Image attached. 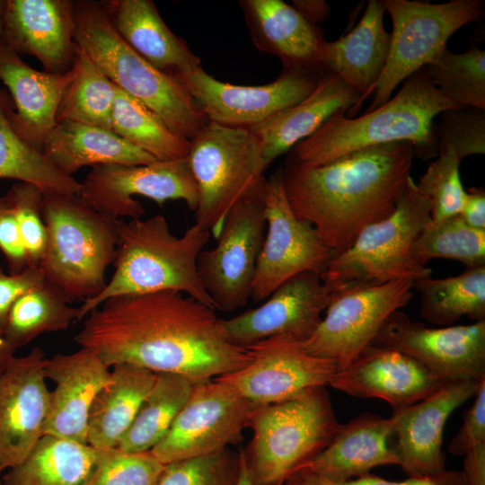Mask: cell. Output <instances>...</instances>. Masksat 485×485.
<instances>
[{"label": "cell", "mask_w": 485, "mask_h": 485, "mask_svg": "<svg viewBox=\"0 0 485 485\" xmlns=\"http://www.w3.org/2000/svg\"><path fill=\"white\" fill-rule=\"evenodd\" d=\"M75 341L109 367L132 364L193 384L237 371L253 359L250 348L227 339L214 309L172 290L106 300L87 314Z\"/></svg>", "instance_id": "obj_1"}, {"label": "cell", "mask_w": 485, "mask_h": 485, "mask_svg": "<svg viewBox=\"0 0 485 485\" xmlns=\"http://www.w3.org/2000/svg\"><path fill=\"white\" fill-rule=\"evenodd\" d=\"M413 146L400 141L366 147L321 165L287 158L286 193L295 215L336 253L367 225L389 216L410 177Z\"/></svg>", "instance_id": "obj_2"}, {"label": "cell", "mask_w": 485, "mask_h": 485, "mask_svg": "<svg viewBox=\"0 0 485 485\" xmlns=\"http://www.w3.org/2000/svg\"><path fill=\"white\" fill-rule=\"evenodd\" d=\"M456 108L462 107L445 97L421 68L384 105L354 119L342 109L334 112L295 145L287 159L315 166L359 149L405 141L412 145L414 156L426 161L438 154L435 117Z\"/></svg>", "instance_id": "obj_3"}, {"label": "cell", "mask_w": 485, "mask_h": 485, "mask_svg": "<svg viewBox=\"0 0 485 485\" xmlns=\"http://www.w3.org/2000/svg\"><path fill=\"white\" fill-rule=\"evenodd\" d=\"M114 273L103 290L83 301L80 320L106 300L121 295L172 290L215 309L198 276V257L210 232L196 224L174 235L166 218L118 219Z\"/></svg>", "instance_id": "obj_4"}, {"label": "cell", "mask_w": 485, "mask_h": 485, "mask_svg": "<svg viewBox=\"0 0 485 485\" xmlns=\"http://www.w3.org/2000/svg\"><path fill=\"white\" fill-rule=\"evenodd\" d=\"M75 41L118 88L191 140L209 121L181 80L134 51L118 34L102 4L75 1Z\"/></svg>", "instance_id": "obj_5"}, {"label": "cell", "mask_w": 485, "mask_h": 485, "mask_svg": "<svg viewBox=\"0 0 485 485\" xmlns=\"http://www.w3.org/2000/svg\"><path fill=\"white\" fill-rule=\"evenodd\" d=\"M42 217L48 242L40 269L69 303L86 300L105 287L113 263L117 220L85 203L78 195L44 194Z\"/></svg>", "instance_id": "obj_6"}, {"label": "cell", "mask_w": 485, "mask_h": 485, "mask_svg": "<svg viewBox=\"0 0 485 485\" xmlns=\"http://www.w3.org/2000/svg\"><path fill=\"white\" fill-rule=\"evenodd\" d=\"M341 424L324 386L258 407L250 426L252 440L242 451L254 485H284L301 464L324 449Z\"/></svg>", "instance_id": "obj_7"}, {"label": "cell", "mask_w": 485, "mask_h": 485, "mask_svg": "<svg viewBox=\"0 0 485 485\" xmlns=\"http://www.w3.org/2000/svg\"><path fill=\"white\" fill-rule=\"evenodd\" d=\"M430 220L427 199L411 177L394 211L365 227L351 246L336 254L320 276L329 292L350 284H384L430 277L432 269L418 264L412 247Z\"/></svg>", "instance_id": "obj_8"}, {"label": "cell", "mask_w": 485, "mask_h": 485, "mask_svg": "<svg viewBox=\"0 0 485 485\" xmlns=\"http://www.w3.org/2000/svg\"><path fill=\"white\" fill-rule=\"evenodd\" d=\"M187 159L198 189L195 224L216 238L232 207L266 180L258 141L249 129L209 121L190 140Z\"/></svg>", "instance_id": "obj_9"}, {"label": "cell", "mask_w": 485, "mask_h": 485, "mask_svg": "<svg viewBox=\"0 0 485 485\" xmlns=\"http://www.w3.org/2000/svg\"><path fill=\"white\" fill-rule=\"evenodd\" d=\"M390 14L388 57L373 87V101L366 112L387 102L395 88L430 63L446 46L448 39L463 26L479 21L481 0H452L431 4L411 0H383Z\"/></svg>", "instance_id": "obj_10"}, {"label": "cell", "mask_w": 485, "mask_h": 485, "mask_svg": "<svg viewBox=\"0 0 485 485\" xmlns=\"http://www.w3.org/2000/svg\"><path fill=\"white\" fill-rule=\"evenodd\" d=\"M413 281L350 284L330 292L326 313L313 333L301 342L310 354L346 367L369 346L386 319L412 299Z\"/></svg>", "instance_id": "obj_11"}, {"label": "cell", "mask_w": 485, "mask_h": 485, "mask_svg": "<svg viewBox=\"0 0 485 485\" xmlns=\"http://www.w3.org/2000/svg\"><path fill=\"white\" fill-rule=\"evenodd\" d=\"M265 181L232 207L216 238V246L202 250L198 257L201 283L214 308L221 311H234L251 297L256 264L265 236Z\"/></svg>", "instance_id": "obj_12"}, {"label": "cell", "mask_w": 485, "mask_h": 485, "mask_svg": "<svg viewBox=\"0 0 485 485\" xmlns=\"http://www.w3.org/2000/svg\"><path fill=\"white\" fill-rule=\"evenodd\" d=\"M263 204L267 233L252 282L254 302L266 300L299 273L311 271L321 276L337 254L311 224L295 215L284 187L282 166L266 179Z\"/></svg>", "instance_id": "obj_13"}, {"label": "cell", "mask_w": 485, "mask_h": 485, "mask_svg": "<svg viewBox=\"0 0 485 485\" xmlns=\"http://www.w3.org/2000/svg\"><path fill=\"white\" fill-rule=\"evenodd\" d=\"M257 408L218 377L196 383L168 433L151 452L166 464L228 448L242 441Z\"/></svg>", "instance_id": "obj_14"}, {"label": "cell", "mask_w": 485, "mask_h": 485, "mask_svg": "<svg viewBox=\"0 0 485 485\" xmlns=\"http://www.w3.org/2000/svg\"><path fill=\"white\" fill-rule=\"evenodd\" d=\"M139 195L162 206L167 200H182L195 211L198 189L187 157L155 161L149 164H100L92 167L79 193L80 199L94 210L115 220L138 219L145 214Z\"/></svg>", "instance_id": "obj_15"}, {"label": "cell", "mask_w": 485, "mask_h": 485, "mask_svg": "<svg viewBox=\"0 0 485 485\" xmlns=\"http://www.w3.org/2000/svg\"><path fill=\"white\" fill-rule=\"evenodd\" d=\"M320 75L311 69L284 68L275 81L249 86L221 82L199 67L178 78L208 121L250 129L308 97Z\"/></svg>", "instance_id": "obj_16"}, {"label": "cell", "mask_w": 485, "mask_h": 485, "mask_svg": "<svg viewBox=\"0 0 485 485\" xmlns=\"http://www.w3.org/2000/svg\"><path fill=\"white\" fill-rule=\"evenodd\" d=\"M371 344L412 357L445 383L485 379V321L428 328L400 310L386 319Z\"/></svg>", "instance_id": "obj_17"}, {"label": "cell", "mask_w": 485, "mask_h": 485, "mask_svg": "<svg viewBox=\"0 0 485 485\" xmlns=\"http://www.w3.org/2000/svg\"><path fill=\"white\" fill-rule=\"evenodd\" d=\"M247 348L251 350L253 359L218 378L257 407L325 386L337 371L334 361L308 353L301 341L290 337H272Z\"/></svg>", "instance_id": "obj_18"}, {"label": "cell", "mask_w": 485, "mask_h": 485, "mask_svg": "<svg viewBox=\"0 0 485 485\" xmlns=\"http://www.w3.org/2000/svg\"><path fill=\"white\" fill-rule=\"evenodd\" d=\"M43 350L13 357L0 377V477L21 463L41 438L50 391Z\"/></svg>", "instance_id": "obj_19"}, {"label": "cell", "mask_w": 485, "mask_h": 485, "mask_svg": "<svg viewBox=\"0 0 485 485\" xmlns=\"http://www.w3.org/2000/svg\"><path fill=\"white\" fill-rule=\"evenodd\" d=\"M329 299L320 275L302 272L282 283L261 305L222 319V326L227 339L242 348L277 336L303 342L320 324Z\"/></svg>", "instance_id": "obj_20"}, {"label": "cell", "mask_w": 485, "mask_h": 485, "mask_svg": "<svg viewBox=\"0 0 485 485\" xmlns=\"http://www.w3.org/2000/svg\"><path fill=\"white\" fill-rule=\"evenodd\" d=\"M481 382L450 381L424 400L393 410L392 436L397 439L394 448L399 466L409 477L435 475L445 470L442 442L447 419L475 396Z\"/></svg>", "instance_id": "obj_21"}, {"label": "cell", "mask_w": 485, "mask_h": 485, "mask_svg": "<svg viewBox=\"0 0 485 485\" xmlns=\"http://www.w3.org/2000/svg\"><path fill=\"white\" fill-rule=\"evenodd\" d=\"M74 3L71 0H6L2 43L19 56L35 57L44 72H67L76 51Z\"/></svg>", "instance_id": "obj_22"}, {"label": "cell", "mask_w": 485, "mask_h": 485, "mask_svg": "<svg viewBox=\"0 0 485 485\" xmlns=\"http://www.w3.org/2000/svg\"><path fill=\"white\" fill-rule=\"evenodd\" d=\"M445 384L412 357L370 344L337 370L328 384L351 396L382 399L397 410L424 400Z\"/></svg>", "instance_id": "obj_23"}, {"label": "cell", "mask_w": 485, "mask_h": 485, "mask_svg": "<svg viewBox=\"0 0 485 485\" xmlns=\"http://www.w3.org/2000/svg\"><path fill=\"white\" fill-rule=\"evenodd\" d=\"M46 378L55 383L42 435L87 444L88 417L93 401L110 380V371L87 348L47 358Z\"/></svg>", "instance_id": "obj_24"}, {"label": "cell", "mask_w": 485, "mask_h": 485, "mask_svg": "<svg viewBox=\"0 0 485 485\" xmlns=\"http://www.w3.org/2000/svg\"><path fill=\"white\" fill-rule=\"evenodd\" d=\"M75 75L74 64L63 74L38 71L0 44V80L9 90L13 104L12 125L22 139L42 153L57 124L60 101Z\"/></svg>", "instance_id": "obj_25"}, {"label": "cell", "mask_w": 485, "mask_h": 485, "mask_svg": "<svg viewBox=\"0 0 485 485\" xmlns=\"http://www.w3.org/2000/svg\"><path fill=\"white\" fill-rule=\"evenodd\" d=\"M383 0H369L363 16L347 34L321 46L318 73H331L361 94L348 116H353L377 82L385 66L391 35L384 26Z\"/></svg>", "instance_id": "obj_26"}, {"label": "cell", "mask_w": 485, "mask_h": 485, "mask_svg": "<svg viewBox=\"0 0 485 485\" xmlns=\"http://www.w3.org/2000/svg\"><path fill=\"white\" fill-rule=\"evenodd\" d=\"M361 94L340 77L322 73L313 92L249 130L258 141L262 173L279 155L312 136L334 112L354 107Z\"/></svg>", "instance_id": "obj_27"}, {"label": "cell", "mask_w": 485, "mask_h": 485, "mask_svg": "<svg viewBox=\"0 0 485 485\" xmlns=\"http://www.w3.org/2000/svg\"><path fill=\"white\" fill-rule=\"evenodd\" d=\"M391 436V417L384 419L364 412L341 424L330 444L295 470L305 469L331 481L344 482L367 475L378 466L399 465L395 448L389 445Z\"/></svg>", "instance_id": "obj_28"}, {"label": "cell", "mask_w": 485, "mask_h": 485, "mask_svg": "<svg viewBox=\"0 0 485 485\" xmlns=\"http://www.w3.org/2000/svg\"><path fill=\"white\" fill-rule=\"evenodd\" d=\"M239 4L258 49L279 57L284 68L318 73V55L325 40L317 25L282 0H242Z\"/></svg>", "instance_id": "obj_29"}, {"label": "cell", "mask_w": 485, "mask_h": 485, "mask_svg": "<svg viewBox=\"0 0 485 485\" xmlns=\"http://www.w3.org/2000/svg\"><path fill=\"white\" fill-rule=\"evenodd\" d=\"M102 4L121 39L157 69L178 77L201 67L200 58L170 30L153 1Z\"/></svg>", "instance_id": "obj_30"}, {"label": "cell", "mask_w": 485, "mask_h": 485, "mask_svg": "<svg viewBox=\"0 0 485 485\" xmlns=\"http://www.w3.org/2000/svg\"><path fill=\"white\" fill-rule=\"evenodd\" d=\"M43 154L61 173L71 177L84 166L143 165L158 161L111 130L74 121L56 124L46 139Z\"/></svg>", "instance_id": "obj_31"}, {"label": "cell", "mask_w": 485, "mask_h": 485, "mask_svg": "<svg viewBox=\"0 0 485 485\" xmlns=\"http://www.w3.org/2000/svg\"><path fill=\"white\" fill-rule=\"evenodd\" d=\"M110 380L90 409L87 444L97 449L117 447L151 390L156 373L132 364L111 366Z\"/></svg>", "instance_id": "obj_32"}, {"label": "cell", "mask_w": 485, "mask_h": 485, "mask_svg": "<svg viewBox=\"0 0 485 485\" xmlns=\"http://www.w3.org/2000/svg\"><path fill=\"white\" fill-rule=\"evenodd\" d=\"M101 453L88 444L42 436L30 454L1 476L4 485H82Z\"/></svg>", "instance_id": "obj_33"}, {"label": "cell", "mask_w": 485, "mask_h": 485, "mask_svg": "<svg viewBox=\"0 0 485 485\" xmlns=\"http://www.w3.org/2000/svg\"><path fill=\"white\" fill-rule=\"evenodd\" d=\"M11 97L0 90V179L34 185L43 194L79 195L82 182L61 173L13 128Z\"/></svg>", "instance_id": "obj_34"}, {"label": "cell", "mask_w": 485, "mask_h": 485, "mask_svg": "<svg viewBox=\"0 0 485 485\" xmlns=\"http://www.w3.org/2000/svg\"><path fill=\"white\" fill-rule=\"evenodd\" d=\"M413 289L420 295L421 318L431 324L452 326L463 316L485 321V266L445 278H422Z\"/></svg>", "instance_id": "obj_35"}, {"label": "cell", "mask_w": 485, "mask_h": 485, "mask_svg": "<svg viewBox=\"0 0 485 485\" xmlns=\"http://www.w3.org/2000/svg\"><path fill=\"white\" fill-rule=\"evenodd\" d=\"M193 384L180 375L156 373L151 390L117 448L128 453L151 451L168 433Z\"/></svg>", "instance_id": "obj_36"}, {"label": "cell", "mask_w": 485, "mask_h": 485, "mask_svg": "<svg viewBox=\"0 0 485 485\" xmlns=\"http://www.w3.org/2000/svg\"><path fill=\"white\" fill-rule=\"evenodd\" d=\"M64 294L45 281L20 297L11 306L4 338L15 350L46 332L66 331L80 320L79 308L70 306Z\"/></svg>", "instance_id": "obj_37"}, {"label": "cell", "mask_w": 485, "mask_h": 485, "mask_svg": "<svg viewBox=\"0 0 485 485\" xmlns=\"http://www.w3.org/2000/svg\"><path fill=\"white\" fill-rule=\"evenodd\" d=\"M111 130L158 161L187 157L190 141L154 111L115 85Z\"/></svg>", "instance_id": "obj_38"}, {"label": "cell", "mask_w": 485, "mask_h": 485, "mask_svg": "<svg viewBox=\"0 0 485 485\" xmlns=\"http://www.w3.org/2000/svg\"><path fill=\"white\" fill-rule=\"evenodd\" d=\"M73 64L75 75L60 101L57 123L74 121L111 130L115 85L78 45Z\"/></svg>", "instance_id": "obj_39"}, {"label": "cell", "mask_w": 485, "mask_h": 485, "mask_svg": "<svg viewBox=\"0 0 485 485\" xmlns=\"http://www.w3.org/2000/svg\"><path fill=\"white\" fill-rule=\"evenodd\" d=\"M423 68L433 85L454 104L485 110V51L477 45L463 53L445 47Z\"/></svg>", "instance_id": "obj_40"}, {"label": "cell", "mask_w": 485, "mask_h": 485, "mask_svg": "<svg viewBox=\"0 0 485 485\" xmlns=\"http://www.w3.org/2000/svg\"><path fill=\"white\" fill-rule=\"evenodd\" d=\"M412 257L421 266L437 258L460 261L465 269L485 266V230L470 226L459 215L430 219L413 244Z\"/></svg>", "instance_id": "obj_41"}, {"label": "cell", "mask_w": 485, "mask_h": 485, "mask_svg": "<svg viewBox=\"0 0 485 485\" xmlns=\"http://www.w3.org/2000/svg\"><path fill=\"white\" fill-rule=\"evenodd\" d=\"M460 161L454 148L445 145L438 148L436 159L416 183L419 192L427 199L430 219L439 221L461 213L466 198L459 172Z\"/></svg>", "instance_id": "obj_42"}, {"label": "cell", "mask_w": 485, "mask_h": 485, "mask_svg": "<svg viewBox=\"0 0 485 485\" xmlns=\"http://www.w3.org/2000/svg\"><path fill=\"white\" fill-rule=\"evenodd\" d=\"M240 454L228 448L163 465L155 485H236Z\"/></svg>", "instance_id": "obj_43"}, {"label": "cell", "mask_w": 485, "mask_h": 485, "mask_svg": "<svg viewBox=\"0 0 485 485\" xmlns=\"http://www.w3.org/2000/svg\"><path fill=\"white\" fill-rule=\"evenodd\" d=\"M163 465L151 451L128 453L117 447L101 449L82 485H155Z\"/></svg>", "instance_id": "obj_44"}, {"label": "cell", "mask_w": 485, "mask_h": 485, "mask_svg": "<svg viewBox=\"0 0 485 485\" xmlns=\"http://www.w3.org/2000/svg\"><path fill=\"white\" fill-rule=\"evenodd\" d=\"M30 267H39L44 257L48 234L42 217L43 193L26 182L13 184L8 190Z\"/></svg>", "instance_id": "obj_45"}, {"label": "cell", "mask_w": 485, "mask_h": 485, "mask_svg": "<svg viewBox=\"0 0 485 485\" xmlns=\"http://www.w3.org/2000/svg\"><path fill=\"white\" fill-rule=\"evenodd\" d=\"M435 125L438 148L450 145L461 162L473 154H485V110L475 108L450 109L440 113Z\"/></svg>", "instance_id": "obj_46"}, {"label": "cell", "mask_w": 485, "mask_h": 485, "mask_svg": "<svg viewBox=\"0 0 485 485\" xmlns=\"http://www.w3.org/2000/svg\"><path fill=\"white\" fill-rule=\"evenodd\" d=\"M284 485H464L462 472L445 470L428 476L409 477L392 481L367 474L344 482H337L305 469H297L286 480Z\"/></svg>", "instance_id": "obj_47"}, {"label": "cell", "mask_w": 485, "mask_h": 485, "mask_svg": "<svg viewBox=\"0 0 485 485\" xmlns=\"http://www.w3.org/2000/svg\"><path fill=\"white\" fill-rule=\"evenodd\" d=\"M0 251L6 260L9 273H19L30 267L7 193L0 197Z\"/></svg>", "instance_id": "obj_48"}, {"label": "cell", "mask_w": 485, "mask_h": 485, "mask_svg": "<svg viewBox=\"0 0 485 485\" xmlns=\"http://www.w3.org/2000/svg\"><path fill=\"white\" fill-rule=\"evenodd\" d=\"M463 416V425L448 447L454 455H464L472 447L485 443V379L480 384L473 404Z\"/></svg>", "instance_id": "obj_49"}, {"label": "cell", "mask_w": 485, "mask_h": 485, "mask_svg": "<svg viewBox=\"0 0 485 485\" xmlns=\"http://www.w3.org/2000/svg\"><path fill=\"white\" fill-rule=\"evenodd\" d=\"M39 267H27L19 273H4L0 269V332L3 334L8 312L22 294L45 282Z\"/></svg>", "instance_id": "obj_50"}, {"label": "cell", "mask_w": 485, "mask_h": 485, "mask_svg": "<svg viewBox=\"0 0 485 485\" xmlns=\"http://www.w3.org/2000/svg\"><path fill=\"white\" fill-rule=\"evenodd\" d=\"M459 216L470 226L485 230V190L483 187H471L466 191V198Z\"/></svg>", "instance_id": "obj_51"}, {"label": "cell", "mask_w": 485, "mask_h": 485, "mask_svg": "<svg viewBox=\"0 0 485 485\" xmlns=\"http://www.w3.org/2000/svg\"><path fill=\"white\" fill-rule=\"evenodd\" d=\"M462 474L464 485H485V443L464 454Z\"/></svg>", "instance_id": "obj_52"}, {"label": "cell", "mask_w": 485, "mask_h": 485, "mask_svg": "<svg viewBox=\"0 0 485 485\" xmlns=\"http://www.w3.org/2000/svg\"><path fill=\"white\" fill-rule=\"evenodd\" d=\"M292 6L310 23L316 25L326 20L331 8L323 0H293Z\"/></svg>", "instance_id": "obj_53"}, {"label": "cell", "mask_w": 485, "mask_h": 485, "mask_svg": "<svg viewBox=\"0 0 485 485\" xmlns=\"http://www.w3.org/2000/svg\"><path fill=\"white\" fill-rule=\"evenodd\" d=\"M14 349L6 342L4 335L0 332V377L14 357Z\"/></svg>", "instance_id": "obj_54"}, {"label": "cell", "mask_w": 485, "mask_h": 485, "mask_svg": "<svg viewBox=\"0 0 485 485\" xmlns=\"http://www.w3.org/2000/svg\"><path fill=\"white\" fill-rule=\"evenodd\" d=\"M240 454V473L236 485H254L249 474L243 452Z\"/></svg>", "instance_id": "obj_55"}, {"label": "cell", "mask_w": 485, "mask_h": 485, "mask_svg": "<svg viewBox=\"0 0 485 485\" xmlns=\"http://www.w3.org/2000/svg\"><path fill=\"white\" fill-rule=\"evenodd\" d=\"M5 4H6V1L0 0V44L2 43V27H3V17H4V9H5Z\"/></svg>", "instance_id": "obj_56"}, {"label": "cell", "mask_w": 485, "mask_h": 485, "mask_svg": "<svg viewBox=\"0 0 485 485\" xmlns=\"http://www.w3.org/2000/svg\"><path fill=\"white\" fill-rule=\"evenodd\" d=\"M0 485H4L1 477H0Z\"/></svg>", "instance_id": "obj_57"}]
</instances>
